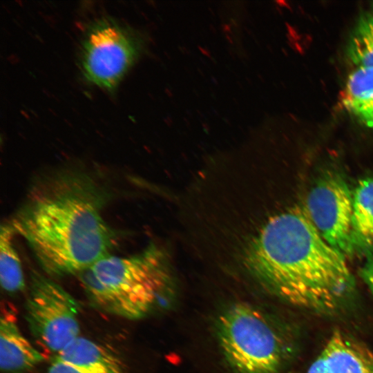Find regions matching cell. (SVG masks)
Segmentation results:
<instances>
[{
	"label": "cell",
	"mask_w": 373,
	"mask_h": 373,
	"mask_svg": "<svg viewBox=\"0 0 373 373\" xmlns=\"http://www.w3.org/2000/svg\"><path fill=\"white\" fill-rule=\"evenodd\" d=\"M106 189L82 169L65 168L36 179L9 222L50 276L78 274L116 247L105 220Z\"/></svg>",
	"instance_id": "6da1fadb"
},
{
	"label": "cell",
	"mask_w": 373,
	"mask_h": 373,
	"mask_svg": "<svg viewBox=\"0 0 373 373\" xmlns=\"http://www.w3.org/2000/svg\"><path fill=\"white\" fill-rule=\"evenodd\" d=\"M244 236L239 259L267 290L294 305L332 310L352 292L345 256L321 236L305 209L274 214Z\"/></svg>",
	"instance_id": "7a4b0ae2"
},
{
	"label": "cell",
	"mask_w": 373,
	"mask_h": 373,
	"mask_svg": "<svg viewBox=\"0 0 373 373\" xmlns=\"http://www.w3.org/2000/svg\"><path fill=\"white\" fill-rule=\"evenodd\" d=\"M77 276L95 307L128 319L146 315L169 279L166 256L153 244L128 256L108 255Z\"/></svg>",
	"instance_id": "3957f363"
},
{
	"label": "cell",
	"mask_w": 373,
	"mask_h": 373,
	"mask_svg": "<svg viewBox=\"0 0 373 373\" xmlns=\"http://www.w3.org/2000/svg\"><path fill=\"white\" fill-rule=\"evenodd\" d=\"M221 352L234 373H279L287 346L278 327L264 311L246 303L228 307L216 321Z\"/></svg>",
	"instance_id": "277c9868"
},
{
	"label": "cell",
	"mask_w": 373,
	"mask_h": 373,
	"mask_svg": "<svg viewBox=\"0 0 373 373\" xmlns=\"http://www.w3.org/2000/svg\"><path fill=\"white\" fill-rule=\"evenodd\" d=\"M79 305L60 285L32 271L26 303V320L35 338L58 354L79 336Z\"/></svg>",
	"instance_id": "5b68a950"
},
{
	"label": "cell",
	"mask_w": 373,
	"mask_h": 373,
	"mask_svg": "<svg viewBox=\"0 0 373 373\" xmlns=\"http://www.w3.org/2000/svg\"><path fill=\"white\" fill-rule=\"evenodd\" d=\"M139 50L137 39L126 28L111 20L97 21L83 41V74L89 82L112 90L131 67Z\"/></svg>",
	"instance_id": "8992f818"
},
{
	"label": "cell",
	"mask_w": 373,
	"mask_h": 373,
	"mask_svg": "<svg viewBox=\"0 0 373 373\" xmlns=\"http://www.w3.org/2000/svg\"><path fill=\"white\" fill-rule=\"evenodd\" d=\"M352 195L341 175L328 173L312 189L305 208L323 239L345 256L355 251L352 237Z\"/></svg>",
	"instance_id": "52a82bcc"
},
{
	"label": "cell",
	"mask_w": 373,
	"mask_h": 373,
	"mask_svg": "<svg viewBox=\"0 0 373 373\" xmlns=\"http://www.w3.org/2000/svg\"><path fill=\"white\" fill-rule=\"evenodd\" d=\"M307 373H373V354L345 334L336 332Z\"/></svg>",
	"instance_id": "ba28073f"
},
{
	"label": "cell",
	"mask_w": 373,
	"mask_h": 373,
	"mask_svg": "<svg viewBox=\"0 0 373 373\" xmlns=\"http://www.w3.org/2000/svg\"><path fill=\"white\" fill-rule=\"evenodd\" d=\"M44 356L22 334L11 315L0 322V366L5 373H23L44 360Z\"/></svg>",
	"instance_id": "9c48e42d"
},
{
	"label": "cell",
	"mask_w": 373,
	"mask_h": 373,
	"mask_svg": "<svg viewBox=\"0 0 373 373\" xmlns=\"http://www.w3.org/2000/svg\"><path fill=\"white\" fill-rule=\"evenodd\" d=\"M55 357L85 373H125L121 361L109 350L80 336Z\"/></svg>",
	"instance_id": "30bf717a"
},
{
	"label": "cell",
	"mask_w": 373,
	"mask_h": 373,
	"mask_svg": "<svg viewBox=\"0 0 373 373\" xmlns=\"http://www.w3.org/2000/svg\"><path fill=\"white\" fill-rule=\"evenodd\" d=\"M352 237L355 250L373 244V178L360 180L353 193Z\"/></svg>",
	"instance_id": "8fae6325"
},
{
	"label": "cell",
	"mask_w": 373,
	"mask_h": 373,
	"mask_svg": "<svg viewBox=\"0 0 373 373\" xmlns=\"http://www.w3.org/2000/svg\"><path fill=\"white\" fill-rule=\"evenodd\" d=\"M15 231L9 222L0 230V282L2 289L12 295L23 291L26 283L22 265L14 244Z\"/></svg>",
	"instance_id": "7c38bea8"
},
{
	"label": "cell",
	"mask_w": 373,
	"mask_h": 373,
	"mask_svg": "<svg viewBox=\"0 0 373 373\" xmlns=\"http://www.w3.org/2000/svg\"><path fill=\"white\" fill-rule=\"evenodd\" d=\"M348 55L360 67H373V17L361 18L350 39Z\"/></svg>",
	"instance_id": "4fadbf2b"
},
{
	"label": "cell",
	"mask_w": 373,
	"mask_h": 373,
	"mask_svg": "<svg viewBox=\"0 0 373 373\" xmlns=\"http://www.w3.org/2000/svg\"><path fill=\"white\" fill-rule=\"evenodd\" d=\"M373 98V67L361 66L348 77L343 103L350 111Z\"/></svg>",
	"instance_id": "5bb4252c"
},
{
	"label": "cell",
	"mask_w": 373,
	"mask_h": 373,
	"mask_svg": "<svg viewBox=\"0 0 373 373\" xmlns=\"http://www.w3.org/2000/svg\"><path fill=\"white\" fill-rule=\"evenodd\" d=\"M365 260L361 269V276L373 295V244L365 250Z\"/></svg>",
	"instance_id": "9a60e30c"
},
{
	"label": "cell",
	"mask_w": 373,
	"mask_h": 373,
	"mask_svg": "<svg viewBox=\"0 0 373 373\" xmlns=\"http://www.w3.org/2000/svg\"><path fill=\"white\" fill-rule=\"evenodd\" d=\"M352 112L368 126H373V98L355 108Z\"/></svg>",
	"instance_id": "2e32d148"
},
{
	"label": "cell",
	"mask_w": 373,
	"mask_h": 373,
	"mask_svg": "<svg viewBox=\"0 0 373 373\" xmlns=\"http://www.w3.org/2000/svg\"><path fill=\"white\" fill-rule=\"evenodd\" d=\"M46 373H85L67 363L57 358L52 361Z\"/></svg>",
	"instance_id": "e0dca14e"
}]
</instances>
